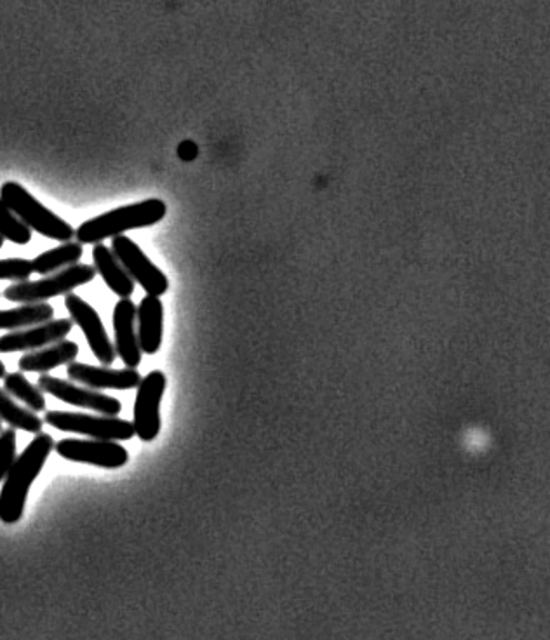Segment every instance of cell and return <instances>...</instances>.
<instances>
[{
    "mask_svg": "<svg viewBox=\"0 0 550 640\" xmlns=\"http://www.w3.org/2000/svg\"><path fill=\"white\" fill-rule=\"evenodd\" d=\"M0 432H2V423H0Z\"/></svg>",
    "mask_w": 550,
    "mask_h": 640,
    "instance_id": "27",
    "label": "cell"
},
{
    "mask_svg": "<svg viewBox=\"0 0 550 640\" xmlns=\"http://www.w3.org/2000/svg\"><path fill=\"white\" fill-rule=\"evenodd\" d=\"M166 378L162 371H152L141 380L134 402V430L143 442H152L161 432V402L164 397Z\"/></svg>",
    "mask_w": 550,
    "mask_h": 640,
    "instance_id": "7",
    "label": "cell"
},
{
    "mask_svg": "<svg viewBox=\"0 0 550 640\" xmlns=\"http://www.w3.org/2000/svg\"><path fill=\"white\" fill-rule=\"evenodd\" d=\"M97 273V269L91 264L77 263L41 280H27L9 286L4 291V298L12 303H46L51 298L70 294L73 289L89 284Z\"/></svg>",
    "mask_w": 550,
    "mask_h": 640,
    "instance_id": "4",
    "label": "cell"
},
{
    "mask_svg": "<svg viewBox=\"0 0 550 640\" xmlns=\"http://www.w3.org/2000/svg\"><path fill=\"white\" fill-rule=\"evenodd\" d=\"M0 236L18 246L29 244L32 240V230L4 204L2 199H0Z\"/></svg>",
    "mask_w": 550,
    "mask_h": 640,
    "instance_id": "21",
    "label": "cell"
},
{
    "mask_svg": "<svg viewBox=\"0 0 550 640\" xmlns=\"http://www.w3.org/2000/svg\"><path fill=\"white\" fill-rule=\"evenodd\" d=\"M81 242H63V244L58 246V248L49 249V251L42 252L39 257L33 258L32 267L33 273H39V276H51V273L60 272V270L69 269L73 264L79 263L82 258Z\"/></svg>",
    "mask_w": 550,
    "mask_h": 640,
    "instance_id": "17",
    "label": "cell"
},
{
    "mask_svg": "<svg viewBox=\"0 0 550 640\" xmlns=\"http://www.w3.org/2000/svg\"><path fill=\"white\" fill-rule=\"evenodd\" d=\"M6 377H8V371H6L4 362L0 360V380H4Z\"/></svg>",
    "mask_w": 550,
    "mask_h": 640,
    "instance_id": "25",
    "label": "cell"
},
{
    "mask_svg": "<svg viewBox=\"0 0 550 640\" xmlns=\"http://www.w3.org/2000/svg\"><path fill=\"white\" fill-rule=\"evenodd\" d=\"M17 458V432L14 429L0 432V482L8 477Z\"/></svg>",
    "mask_w": 550,
    "mask_h": 640,
    "instance_id": "22",
    "label": "cell"
},
{
    "mask_svg": "<svg viewBox=\"0 0 550 640\" xmlns=\"http://www.w3.org/2000/svg\"><path fill=\"white\" fill-rule=\"evenodd\" d=\"M93 261L94 269L100 273L101 279L104 280V284L109 286L110 291L116 292L121 300L133 294L137 282L126 272L124 267H122L119 258L113 254L112 249L107 248L101 242L100 244H94Z\"/></svg>",
    "mask_w": 550,
    "mask_h": 640,
    "instance_id": "16",
    "label": "cell"
},
{
    "mask_svg": "<svg viewBox=\"0 0 550 640\" xmlns=\"http://www.w3.org/2000/svg\"><path fill=\"white\" fill-rule=\"evenodd\" d=\"M54 446L51 436L39 433L12 464L0 492V520L4 524H17L23 517L30 486L42 472Z\"/></svg>",
    "mask_w": 550,
    "mask_h": 640,
    "instance_id": "1",
    "label": "cell"
},
{
    "mask_svg": "<svg viewBox=\"0 0 550 640\" xmlns=\"http://www.w3.org/2000/svg\"><path fill=\"white\" fill-rule=\"evenodd\" d=\"M112 251L121 261L126 272L131 276L134 282L146 289L147 294L161 298L168 292V277L150 261V258L141 251L140 246L134 240L126 236L113 237Z\"/></svg>",
    "mask_w": 550,
    "mask_h": 640,
    "instance_id": "6",
    "label": "cell"
},
{
    "mask_svg": "<svg viewBox=\"0 0 550 640\" xmlns=\"http://www.w3.org/2000/svg\"><path fill=\"white\" fill-rule=\"evenodd\" d=\"M77 356H79V344L76 341L61 340L58 343L49 344L46 349L24 353L18 366H20L21 372H42V374L46 372L48 374L51 369L76 362Z\"/></svg>",
    "mask_w": 550,
    "mask_h": 640,
    "instance_id": "15",
    "label": "cell"
},
{
    "mask_svg": "<svg viewBox=\"0 0 550 640\" xmlns=\"http://www.w3.org/2000/svg\"><path fill=\"white\" fill-rule=\"evenodd\" d=\"M67 374L73 383H81L88 389L98 390H133L140 387L141 378L137 369H110L109 366H89L81 362H70Z\"/></svg>",
    "mask_w": 550,
    "mask_h": 640,
    "instance_id": "12",
    "label": "cell"
},
{
    "mask_svg": "<svg viewBox=\"0 0 550 640\" xmlns=\"http://www.w3.org/2000/svg\"><path fill=\"white\" fill-rule=\"evenodd\" d=\"M73 328L72 319L48 320L44 324L18 329L0 337V353L36 352L49 344L58 343L69 337Z\"/></svg>",
    "mask_w": 550,
    "mask_h": 640,
    "instance_id": "11",
    "label": "cell"
},
{
    "mask_svg": "<svg viewBox=\"0 0 550 640\" xmlns=\"http://www.w3.org/2000/svg\"><path fill=\"white\" fill-rule=\"evenodd\" d=\"M4 237L0 236V248H2V246H4Z\"/></svg>",
    "mask_w": 550,
    "mask_h": 640,
    "instance_id": "26",
    "label": "cell"
},
{
    "mask_svg": "<svg viewBox=\"0 0 550 640\" xmlns=\"http://www.w3.org/2000/svg\"><path fill=\"white\" fill-rule=\"evenodd\" d=\"M137 304L129 298H122L113 309V331H116V352L126 368L137 369L141 364L140 340H138Z\"/></svg>",
    "mask_w": 550,
    "mask_h": 640,
    "instance_id": "13",
    "label": "cell"
},
{
    "mask_svg": "<svg viewBox=\"0 0 550 640\" xmlns=\"http://www.w3.org/2000/svg\"><path fill=\"white\" fill-rule=\"evenodd\" d=\"M46 423L61 432L81 433L89 439L124 442L137 436L134 424L117 417H93L82 412L49 411Z\"/></svg>",
    "mask_w": 550,
    "mask_h": 640,
    "instance_id": "5",
    "label": "cell"
},
{
    "mask_svg": "<svg viewBox=\"0 0 550 640\" xmlns=\"http://www.w3.org/2000/svg\"><path fill=\"white\" fill-rule=\"evenodd\" d=\"M0 199L11 209L30 230L41 233L48 239L58 240V242H70L76 237V230L69 221L58 217L51 209L41 204L29 190L21 187L17 181H6L0 187Z\"/></svg>",
    "mask_w": 550,
    "mask_h": 640,
    "instance_id": "3",
    "label": "cell"
},
{
    "mask_svg": "<svg viewBox=\"0 0 550 640\" xmlns=\"http://www.w3.org/2000/svg\"><path fill=\"white\" fill-rule=\"evenodd\" d=\"M138 340H140L141 352L153 356L159 352L162 344V332H164V307L157 297L147 294L141 300L137 312Z\"/></svg>",
    "mask_w": 550,
    "mask_h": 640,
    "instance_id": "14",
    "label": "cell"
},
{
    "mask_svg": "<svg viewBox=\"0 0 550 640\" xmlns=\"http://www.w3.org/2000/svg\"><path fill=\"white\" fill-rule=\"evenodd\" d=\"M54 449L64 460L93 464L107 470L122 469L129 460L124 446L112 440L63 439L54 446Z\"/></svg>",
    "mask_w": 550,
    "mask_h": 640,
    "instance_id": "8",
    "label": "cell"
},
{
    "mask_svg": "<svg viewBox=\"0 0 550 640\" xmlns=\"http://www.w3.org/2000/svg\"><path fill=\"white\" fill-rule=\"evenodd\" d=\"M37 387L42 392L57 397L61 402L76 406V408L91 409V411L100 412L103 417H117L122 411L121 400L104 396V393L88 389V387H77L76 383L52 378L49 374H42L37 381Z\"/></svg>",
    "mask_w": 550,
    "mask_h": 640,
    "instance_id": "9",
    "label": "cell"
},
{
    "mask_svg": "<svg viewBox=\"0 0 550 640\" xmlns=\"http://www.w3.org/2000/svg\"><path fill=\"white\" fill-rule=\"evenodd\" d=\"M64 307L72 317L73 324L79 326L88 340L89 349L94 353L103 366H112L116 360V344L110 341L109 334L104 331L100 316L91 304L86 303L81 297L73 292L64 297Z\"/></svg>",
    "mask_w": 550,
    "mask_h": 640,
    "instance_id": "10",
    "label": "cell"
},
{
    "mask_svg": "<svg viewBox=\"0 0 550 640\" xmlns=\"http://www.w3.org/2000/svg\"><path fill=\"white\" fill-rule=\"evenodd\" d=\"M178 156L183 160H193L198 157V147L192 141L187 140L178 147Z\"/></svg>",
    "mask_w": 550,
    "mask_h": 640,
    "instance_id": "24",
    "label": "cell"
},
{
    "mask_svg": "<svg viewBox=\"0 0 550 640\" xmlns=\"http://www.w3.org/2000/svg\"><path fill=\"white\" fill-rule=\"evenodd\" d=\"M4 390L14 399L21 400L33 412H42L46 409V397L42 390L30 383L23 372H11L4 378Z\"/></svg>",
    "mask_w": 550,
    "mask_h": 640,
    "instance_id": "20",
    "label": "cell"
},
{
    "mask_svg": "<svg viewBox=\"0 0 550 640\" xmlns=\"http://www.w3.org/2000/svg\"><path fill=\"white\" fill-rule=\"evenodd\" d=\"M168 206L161 199H147L137 204L122 206L104 212L76 230L77 242L81 244H100L104 239L124 236L129 230L149 229L164 220Z\"/></svg>",
    "mask_w": 550,
    "mask_h": 640,
    "instance_id": "2",
    "label": "cell"
},
{
    "mask_svg": "<svg viewBox=\"0 0 550 640\" xmlns=\"http://www.w3.org/2000/svg\"><path fill=\"white\" fill-rule=\"evenodd\" d=\"M0 420H4L11 429L23 430L36 436H39L44 427V421L37 417L32 409L21 408L2 389H0Z\"/></svg>",
    "mask_w": 550,
    "mask_h": 640,
    "instance_id": "19",
    "label": "cell"
},
{
    "mask_svg": "<svg viewBox=\"0 0 550 640\" xmlns=\"http://www.w3.org/2000/svg\"><path fill=\"white\" fill-rule=\"evenodd\" d=\"M54 309L49 303L21 304L18 309L0 310V329L18 331L52 320Z\"/></svg>",
    "mask_w": 550,
    "mask_h": 640,
    "instance_id": "18",
    "label": "cell"
},
{
    "mask_svg": "<svg viewBox=\"0 0 550 640\" xmlns=\"http://www.w3.org/2000/svg\"><path fill=\"white\" fill-rule=\"evenodd\" d=\"M32 261L23 258H9L0 260V280H14V282H27L32 277Z\"/></svg>",
    "mask_w": 550,
    "mask_h": 640,
    "instance_id": "23",
    "label": "cell"
}]
</instances>
